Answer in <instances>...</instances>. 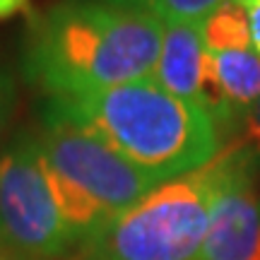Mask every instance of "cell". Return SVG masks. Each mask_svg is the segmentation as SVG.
Listing matches in <instances>:
<instances>
[{"mask_svg":"<svg viewBox=\"0 0 260 260\" xmlns=\"http://www.w3.org/2000/svg\"><path fill=\"white\" fill-rule=\"evenodd\" d=\"M164 24L102 0H60L31 19L22 70L53 96L102 92L154 75Z\"/></svg>","mask_w":260,"mask_h":260,"instance_id":"obj_1","label":"cell"},{"mask_svg":"<svg viewBox=\"0 0 260 260\" xmlns=\"http://www.w3.org/2000/svg\"><path fill=\"white\" fill-rule=\"evenodd\" d=\"M44 109L99 135L161 183L210 164L222 149L212 116L164 89L154 77L102 92L53 96Z\"/></svg>","mask_w":260,"mask_h":260,"instance_id":"obj_2","label":"cell"},{"mask_svg":"<svg viewBox=\"0 0 260 260\" xmlns=\"http://www.w3.org/2000/svg\"><path fill=\"white\" fill-rule=\"evenodd\" d=\"M224 176V152L116 214L75 251L77 260H195Z\"/></svg>","mask_w":260,"mask_h":260,"instance_id":"obj_3","label":"cell"},{"mask_svg":"<svg viewBox=\"0 0 260 260\" xmlns=\"http://www.w3.org/2000/svg\"><path fill=\"white\" fill-rule=\"evenodd\" d=\"M0 248L56 260L77 248L56 203L34 133H22L0 152Z\"/></svg>","mask_w":260,"mask_h":260,"instance_id":"obj_4","label":"cell"},{"mask_svg":"<svg viewBox=\"0 0 260 260\" xmlns=\"http://www.w3.org/2000/svg\"><path fill=\"white\" fill-rule=\"evenodd\" d=\"M34 140L51 174L99 205L111 219L161 186L157 176L135 167L99 135L48 109L41 113Z\"/></svg>","mask_w":260,"mask_h":260,"instance_id":"obj_5","label":"cell"},{"mask_svg":"<svg viewBox=\"0 0 260 260\" xmlns=\"http://www.w3.org/2000/svg\"><path fill=\"white\" fill-rule=\"evenodd\" d=\"M224 176L195 260H260V186L255 154L243 145L224 147Z\"/></svg>","mask_w":260,"mask_h":260,"instance_id":"obj_6","label":"cell"},{"mask_svg":"<svg viewBox=\"0 0 260 260\" xmlns=\"http://www.w3.org/2000/svg\"><path fill=\"white\" fill-rule=\"evenodd\" d=\"M207 60L210 51L205 48L200 22H169L164 24L161 48L152 77L171 94L205 109L203 77Z\"/></svg>","mask_w":260,"mask_h":260,"instance_id":"obj_7","label":"cell"},{"mask_svg":"<svg viewBox=\"0 0 260 260\" xmlns=\"http://www.w3.org/2000/svg\"><path fill=\"white\" fill-rule=\"evenodd\" d=\"M212 58L226 102L236 113H246L260 96V51L243 48L217 53Z\"/></svg>","mask_w":260,"mask_h":260,"instance_id":"obj_8","label":"cell"},{"mask_svg":"<svg viewBox=\"0 0 260 260\" xmlns=\"http://www.w3.org/2000/svg\"><path fill=\"white\" fill-rule=\"evenodd\" d=\"M203 29L205 48L217 56L226 51H243L253 48L251 39V22H248V10L236 5L232 0H224L217 10H212L207 17L200 22Z\"/></svg>","mask_w":260,"mask_h":260,"instance_id":"obj_9","label":"cell"},{"mask_svg":"<svg viewBox=\"0 0 260 260\" xmlns=\"http://www.w3.org/2000/svg\"><path fill=\"white\" fill-rule=\"evenodd\" d=\"M102 3L140 10L157 17L161 24H169V22H203L224 0H102Z\"/></svg>","mask_w":260,"mask_h":260,"instance_id":"obj_10","label":"cell"},{"mask_svg":"<svg viewBox=\"0 0 260 260\" xmlns=\"http://www.w3.org/2000/svg\"><path fill=\"white\" fill-rule=\"evenodd\" d=\"M15 104H17V84H15V77H12V73H10L5 65H0V142H3V135H5L10 121H12Z\"/></svg>","mask_w":260,"mask_h":260,"instance_id":"obj_11","label":"cell"},{"mask_svg":"<svg viewBox=\"0 0 260 260\" xmlns=\"http://www.w3.org/2000/svg\"><path fill=\"white\" fill-rule=\"evenodd\" d=\"M241 145L260 157V96L243 113V140Z\"/></svg>","mask_w":260,"mask_h":260,"instance_id":"obj_12","label":"cell"},{"mask_svg":"<svg viewBox=\"0 0 260 260\" xmlns=\"http://www.w3.org/2000/svg\"><path fill=\"white\" fill-rule=\"evenodd\" d=\"M27 5L29 0H0V19H8L22 10H27Z\"/></svg>","mask_w":260,"mask_h":260,"instance_id":"obj_13","label":"cell"},{"mask_svg":"<svg viewBox=\"0 0 260 260\" xmlns=\"http://www.w3.org/2000/svg\"><path fill=\"white\" fill-rule=\"evenodd\" d=\"M248 22H251V39H253V48L260 51V5L258 8L248 10Z\"/></svg>","mask_w":260,"mask_h":260,"instance_id":"obj_14","label":"cell"},{"mask_svg":"<svg viewBox=\"0 0 260 260\" xmlns=\"http://www.w3.org/2000/svg\"><path fill=\"white\" fill-rule=\"evenodd\" d=\"M232 3L241 5V8H246V10H253V8H258L260 5V0H232Z\"/></svg>","mask_w":260,"mask_h":260,"instance_id":"obj_15","label":"cell"},{"mask_svg":"<svg viewBox=\"0 0 260 260\" xmlns=\"http://www.w3.org/2000/svg\"><path fill=\"white\" fill-rule=\"evenodd\" d=\"M3 260H37V258H27V255H15V253H3Z\"/></svg>","mask_w":260,"mask_h":260,"instance_id":"obj_16","label":"cell"},{"mask_svg":"<svg viewBox=\"0 0 260 260\" xmlns=\"http://www.w3.org/2000/svg\"><path fill=\"white\" fill-rule=\"evenodd\" d=\"M3 253H5V251H3V248H0V260H3Z\"/></svg>","mask_w":260,"mask_h":260,"instance_id":"obj_17","label":"cell"}]
</instances>
